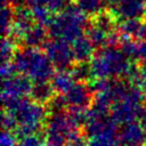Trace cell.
<instances>
[{"label":"cell","mask_w":146,"mask_h":146,"mask_svg":"<svg viewBox=\"0 0 146 146\" xmlns=\"http://www.w3.org/2000/svg\"><path fill=\"white\" fill-rule=\"evenodd\" d=\"M89 65L95 79L129 76L133 70L129 58L121 51V49L111 47L99 49L91 58Z\"/></svg>","instance_id":"1"},{"label":"cell","mask_w":146,"mask_h":146,"mask_svg":"<svg viewBox=\"0 0 146 146\" xmlns=\"http://www.w3.org/2000/svg\"><path fill=\"white\" fill-rule=\"evenodd\" d=\"M13 62L18 73L34 82H46L55 74L52 63L46 52L38 48L25 47L18 50Z\"/></svg>","instance_id":"2"},{"label":"cell","mask_w":146,"mask_h":146,"mask_svg":"<svg viewBox=\"0 0 146 146\" xmlns=\"http://www.w3.org/2000/svg\"><path fill=\"white\" fill-rule=\"evenodd\" d=\"M87 15L75 5H68L58 15L54 16L48 33L52 39H60L66 42H74L82 36L84 27H88Z\"/></svg>","instance_id":"3"},{"label":"cell","mask_w":146,"mask_h":146,"mask_svg":"<svg viewBox=\"0 0 146 146\" xmlns=\"http://www.w3.org/2000/svg\"><path fill=\"white\" fill-rule=\"evenodd\" d=\"M144 92L130 84L125 97L115 102L111 107V117L116 124H127L146 116L144 107Z\"/></svg>","instance_id":"4"},{"label":"cell","mask_w":146,"mask_h":146,"mask_svg":"<svg viewBox=\"0 0 146 146\" xmlns=\"http://www.w3.org/2000/svg\"><path fill=\"white\" fill-rule=\"evenodd\" d=\"M18 128L16 129V136L19 138L33 133H38L47 120V108L43 104L35 100L23 99L14 112Z\"/></svg>","instance_id":"5"},{"label":"cell","mask_w":146,"mask_h":146,"mask_svg":"<svg viewBox=\"0 0 146 146\" xmlns=\"http://www.w3.org/2000/svg\"><path fill=\"white\" fill-rule=\"evenodd\" d=\"M43 49L54 67L58 70H66L71 66L74 60L72 47L68 42L60 39H50L47 40L43 44Z\"/></svg>","instance_id":"6"},{"label":"cell","mask_w":146,"mask_h":146,"mask_svg":"<svg viewBox=\"0 0 146 146\" xmlns=\"http://www.w3.org/2000/svg\"><path fill=\"white\" fill-rule=\"evenodd\" d=\"M33 84L31 79L23 74H16L13 78L2 80V94L1 97H15L25 98L31 95Z\"/></svg>","instance_id":"7"},{"label":"cell","mask_w":146,"mask_h":146,"mask_svg":"<svg viewBox=\"0 0 146 146\" xmlns=\"http://www.w3.org/2000/svg\"><path fill=\"white\" fill-rule=\"evenodd\" d=\"M117 139L121 146H144L146 144V133L143 125L135 121L122 125L117 132Z\"/></svg>","instance_id":"8"},{"label":"cell","mask_w":146,"mask_h":146,"mask_svg":"<svg viewBox=\"0 0 146 146\" xmlns=\"http://www.w3.org/2000/svg\"><path fill=\"white\" fill-rule=\"evenodd\" d=\"M146 11L144 0H121L112 6L111 13L115 19H131L140 18Z\"/></svg>","instance_id":"9"},{"label":"cell","mask_w":146,"mask_h":146,"mask_svg":"<svg viewBox=\"0 0 146 146\" xmlns=\"http://www.w3.org/2000/svg\"><path fill=\"white\" fill-rule=\"evenodd\" d=\"M33 26V17L31 9L26 8L25 6L15 7L14 9V21L10 30L11 38L16 39H23L25 34L31 30Z\"/></svg>","instance_id":"10"},{"label":"cell","mask_w":146,"mask_h":146,"mask_svg":"<svg viewBox=\"0 0 146 146\" xmlns=\"http://www.w3.org/2000/svg\"><path fill=\"white\" fill-rule=\"evenodd\" d=\"M66 104L73 107H83L87 108L89 105L92 104V90L91 87L84 82H76L65 95Z\"/></svg>","instance_id":"11"},{"label":"cell","mask_w":146,"mask_h":146,"mask_svg":"<svg viewBox=\"0 0 146 146\" xmlns=\"http://www.w3.org/2000/svg\"><path fill=\"white\" fill-rule=\"evenodd\" d=\"M119 32L132 40L146 41V22L140 18L124 19L119 25Z\"/></svg>","instance_id":"12"},{"label":"cell","mask_w":146,"mask_h":146,"mask_svg":"<svg viewBox=\"0 0 146 146\" xmlns=\"http://www.w3.org/2000/svg\"><path fill=\"white\" fill-rule=\"evenodd\" d=\"M120 49L129 59L146 63V41H137L122 35Z\"/></svg>","instance_id":"13"},{"label":"cell","mask_w":146,"mask_h":146,"mask_svg":"<svg viewBox=\"0 0 146 146\" xmlns=\"http://www.w3.org/2000/svg\"><path fill=\"white\" fill-rule=\"evenodd\" d=\"M94 44L89 41L87 36H80L74 42H72V52L74 60L78 63H87L94 57Z\"/></svg>","instance_id":"14"},{"label":"cell","mask_w":146,"mask_h":146,"mask_svg":"<svg viewBox=\"0 0 146 146\" xmlns=\"http://www.w3.org/2000/svg\"><path fill=\"white\" fill-rule=\"evenodd\" d=\"M51 86L58 95H65L76 82L71 71L58 70L51 78Z\"/></svg>","instance_id":"15"},{"label":"cell","mask_w":146,"mask_h":146,"mask_svg":"<svg viewBox=\"0 0 146 146\" xmlns=\"http://www.w3.org/2000/svg\"><path fill=\"white\" fill-rule=\"evenodd\" d=\"M31 97L33 100L40 104H48L55 97V90L48 81L46 82H35L32 87Z\"/></svg>","instance_id":"16"},{"label":"cell","mask_w":146,"mask_h":146,"mask_svg":"<svg viewBox=\"0 0 146 146\" xmlns=\"http://www.w3.org/2000/svg\"><path fill=\"white\" fill-rule=\"evenodd\" d=\"M46 36H47L46 29L41 25L35 24L25 34V36L22 39V41L25 47L38 48L39 46H43L46 43Z\"/></svg>","instance_id":"17"},{"label":"cell","mask_w":146,"mask_h":146,"mask_svg":"<svg viewBox=\"0 0 146 146\" xmlns=\"http://www.w3.org/2000/svg\"><path fill=\"white\" fill-rule=\"evenodd\" d=\"M30 9H31V13H32L33 21L38 25H41L43 27L50 25V23L54 18L51 16V11L47 7H44L41 2H39V0L35 3H33Z\"/></svg>","instance_id":"18"},{"label":"cell","mask_w":146,"mask_h":146,"mask_svg":"<svg viewBox=\"0 0 146 146\" xmlns=\"http://www.w3.org/2000/svg\"><path fill=\"white\" fill-rule=\"evenodd\" d=\"M111 32H106L105 30L94 25V24H90L88 25L87 27V31H86V36L89 39V41L94 44V47L96 48H105L106 47V42H107V38H108V34Z\"/></svg>","instance_id":"19"},{"label":"cell","mask_w":146,"mask_h":146,"mask_svg":"<svg viewBox=\"0 0 146 146\" xmlns=\"http://www.w3.org/2000/svg\"><path fill=\"white\" fill-rule=\"evenodd\" d=\"M74 5L86 15L96 16L103 11L104 0H73Z\"/></svg>","instance_id":"20"},{"label":"cell","mask_w":146,"mask_h":146,"mask_svg":"<svg viewBox=\"0 0 146 146\" xmlns=\"http://www.w3.org/2000/svg\"><path fill=\"white\" fill-rule=\"evenodd\" d=\"M17 44L10 35L3 36L1 42V62H13L17 54Z\"/></svg>","instance_id":"21"},{"label":"cell","mask_w":146,"mask_h":146,"mask_svg":"<svg viewBox=\"0 0 146 146\" xmlns=\"http://www.w3.org/2000/svg\"><path fill=\"white\" fill-rule=\"evenodd\" d=\"M115 17L112 15L111 11H100L99 14H97L96 16H94L91 24L105 30L106 32H111V30L114 26V22H115Z\"/></svg>","instance_id":"22"},{"label":"cell","mask_w":146,"mask_h":146,"mask_svg":"<svg viewBox=\"0 0 146 146\" xmlns=\"http://www.w3.org/2000/svg\"><path fill=\"white\" fill-rule=\"evenodd\" d=\"M14 21V9L8 6H2L1 9V30L3 36H8L10 34L11 25Z\"/></svg>","instance_id":"23"},{"label":"cell","mask_w":146,"mask_h":146,"mask_svg":"<svg viewBox=\"0 0 146 146\" xmlns=\"http://www.w3.org/2000/svg\"><path fill=\"white\" fill-rule=\"evenodd\" d=\"M88 146H121L117 135H100L91 137L88 140Z\"/></svg>","instance_id":"24"},{"label":"cell","mask_w":146,"mask_h":146,"mask_svg":"<svg viewBox=\"0 0 146 146\" xmlns=\"http://www.w3.org/2000/svg\"><path fill=\"white\" fill-rule=\"evenodd\" d=\"M70 71L72 73V75L74 76V79L78 80L79 82H83L92 76L90 65L87 63H76L75 65H73L71 67Z\"/></svg>","instance_id":"25"},{"label":"cell","mask_w":146,"mask_h":146,"mask_svg":"<svg viewBox=\"0 0 146 146\" xmlns=\"http://www.w3.org/2000/svg\"><path fill=\"white\" fill-rule=\"evenodd\" d=\"M65 146H88L87 135L80 129L72 131L66 138Z\"/></svg>","instance_id":"26"},{"label":"cell","mask_w":146,"mask_h":146,"mask_svg":"<svg viewBox=\"0 0 146 146\" xmlns=\"http://www.w3.org/2000/svg\"><path fill=\"white\" fill-rule=\"evenodd\" d=\"M18 146H46V138L40 132L24 136L18 139Z\"/></svg>","instance_id":"27"},{"label":"cell","mask_w":146,"mask_h":146,"mask_svg":"<svg viewBox=\"0 0 146 146\" xmlns=\"http://www.w3.org/2000/svg\"><path fill=\"white\" fill-rule=\"evenodd\" d=\"M1 123H2L3 130H7V131H14L15 129H17V124H18L15 114L8 111H3Z\"/></svg>","instance_id":"28"},{"label":"cell","mask_w":146,"mask_h":146,"mask_svg":"<svg viewBox=\"0 0 146 146\" xmlns=\"http://www.w3.org/2000/svg\"><path fill=\"white\" fill-rule=\"evenodd\" d=\"M68 0H39V2H41L44 7H47L50 11H59V10H64L68 5H67Z\"/></svg>","instance_id":"29"},{"label":"cell","mask_w":146,"mask_h":146,"mask_svg":"<svg viewBox=\"0 0 146 146\" xmlns=\"http://www.w3.org/2000/svg\"><path fill=\"white\" fill-rule=\"evenodd\" d=\"M1 146H18V137L13 131L3 130L0 138Z\"/></svg>","instance_id":"30"},{"label":"cell","mask_w":146,"mask_h":146,"mask_svg":"<svg viewBox=\"0 0 146 146\" xmlns=\"http://www.w3.org/2000/svg\"><path fill=\"white\" fill-rule=\"evenodd\" d=\"M16 67L14 65V62H3L1 63V68H0V74L2 80L13 78L14 75H16Z\"/></svg>","instance_id":"31"},{"label":"cell","mask_w":146,"mask_h":146,"mask_svg":"<svg viewBox=\"0 0 146 146\" xmlns=\"http://www.w3.org/2000/svg\"><path fill=\"white\" fill-rule=\"evenodd\" d=\"M38 0H13V3L16 6V7H19V6H26V5H29L30 7L33 5V3H35Z\"/></svg>","instance_id":"32"},{"label":"cell","mask_w":146,"mask_h":146,"mask_svg":"<svg viewBox=\"0 0 146 146\" xmlns=\"http://www.w3.org/2000/svg\"><path fill=\"white\" fill-rule=\"evenodd\" d=\"M2 1V6H8L9 3H13V0H1Z\"/></svg>","instance_id":"33"},{"label":"cell","mask_w":146,"mask_h":146,"mask_svg":"<svg viewBox=\"0 0 146 146\" xmlns=\"http://www.w3.org/2000/svg\"><path fill=\"white\" fill-rule=\"evenodd\" d=\"M106 1H107L108 3H111L112 6H114V5H116L117 2H120L121 0H106Z\"/></svg>","instance_id":"34"},{"label":"cell","mask_w":146,"mask_h":146,"mask_svg":"<svg viewBox=\"0 0 146 146\" xmlns=\"http://www.w3.org/2000/svg\"><path fill=\"white\" fill-rule=\"evenodd\" d=\"M141 125H143V128H144V131H145V133H146V116L143 119V122H141Z\"/></svg>","instance_id":"35"},{"label":"cell","mask_w":146,"mask_h":146,"mask_svg":"<svg viewBox=\"0 0 146 146\" xmlns=\"http://www.w3.org/2000/svg\"><path fill=\"white\" fill-rule=\"evenodd\" d=\"M140 68H141V71H143L144 73H146V63H144V64H143V66H141Z\"/></svg>","instance_id":"36"},{"label":"cell","mask_w":146,"mask_h":146,"mask_svg":"<svg viewBox=\"0 0 146 146\" xmlns=\"http://www.w3.org/2000/svg\"><path fill=\"white\" fill-rule=\"evenodd\" d=\"M144 107H145V110H146V98H145V100H144Z\"/></svg>","instance_id":"37"},{"label":"cell","mask_w":146,"mask_h":146,"mask_svg":"<svg viewBox=\"0 0 146 146\" xmlns=\"http://www.w3.org/2000/svg\"><path fill=\"white\" fill-rule=\"evenodd\" d=\"M144 1H145V6H146V0H144Z\"/></svg>","instance_id":"38"},{"label":"cell","mask_w":146,"mask_h":146,"mask_svg":"<svg viewBox=\"0 0 146 146\" xmlns=\"http://www.w3.org/2000/svg\"><path fill=\"white\" fill-rule=\"evenodd\" d=\"M144 146H145V145H144Z\"/></svg>","instance_id":"39"}]
</instances>
